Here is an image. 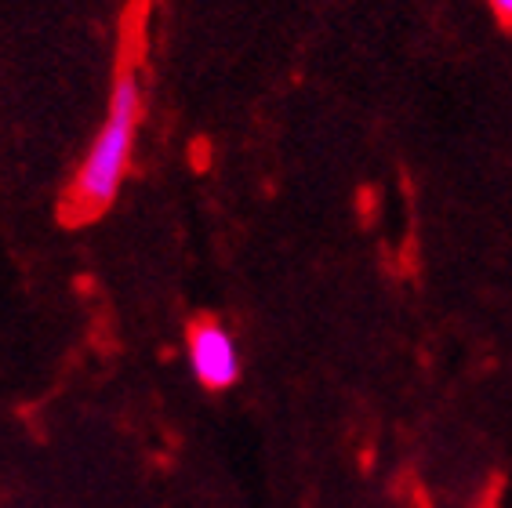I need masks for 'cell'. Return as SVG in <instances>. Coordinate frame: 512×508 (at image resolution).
Instances as JSON below:
<instances>
[{
	"label": "cell",
	"instance_id": "3",
	"mask_svg": "<svg viewBox=\"0 0 512 508\" xmlns=\"http://www.w3.org/2000/svg\"><path fill=\"white\" fill-rule=\"evenodd\" d=\"M491 11L505 22V26H512V0H494Z\"/></svg>",
	"mask_w": 512,
	"mask_h": 508
},
{
	"label": "cell",
	"instance_id": "1",
	"mask_svg": "<svg viewBox=\"0 0 512 508\" xmlns=\"http://www.w3.org/2000/svg\"><path fill=\"white\" fill-rule=\"evenodd\" d=\"M142 109H146L142 77H138L135 66H124L113 77L102 127L91 138L88 153L77 164L73 186H69V200L77 207V215L84 218L99 215V211H106L117 200L120 186H124V175H128L131 167V157H135Z\"/></svg>",
	"mask_w": 512,
	"mask_h": 508
},
{
	"label": "cell",
	"instance_id": "2",
	"mask_svg": "<svg viewBox=\"0 0 512 508\" xmlns=\"http://www.w3.org/2000/svg\"><path fill=\"white\" fill-rule=\"evenodd\" d=\"M186 360L193 378L211 392L237 385L240 378V345L229 327L218 320H197L186 334Z\"/></svg>",
	"mask_w": 512,
	"mask_h": 508
}]
</instances>
